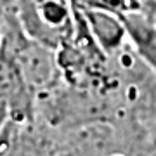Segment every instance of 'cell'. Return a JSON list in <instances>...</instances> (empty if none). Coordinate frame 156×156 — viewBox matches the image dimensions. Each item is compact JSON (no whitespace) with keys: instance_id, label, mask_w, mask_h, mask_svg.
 <instances>
[{"instance_id":"obj_8","label":"cell","mask_w":156,"mask_h":156,"mask_svg":"<svg viewBox=\"0 0 156 156\" xmlns=\"http://www.w3.org/2000/svg\"><path fill=\"white\" fill-rule=\"evenodd\" d=\"M14 128H16V125L14 123H9V125H5V127L0 130V156H5L9 147H11Z\"/></svg>"},{"instance_id":"obj_3","label":"cell","mask_w":156,"mask_h":156,"mask_svg":"<svg viewBox=\"0 0 156 156\" xmlns=\"http://www.w3.org/2000/svg\"><path fill=\"white\" fill-rule=\"evenodd\" d=\"M80 11V9H78ZM94 40L106 54L113 56L128 45L123 16L109 11H80Z\"/></svg>"},{"instance_id":"obj_6","label":"cell","mask_w":156,"mask_h":156,"mask_svg":"<svg viewBox=\"0 0 156 156\" xmlns=\"http://www.w3.org/2000/svg\"><path fill=\"white\" fill-rule=\"evenodd\" d=\"M128 12H135L156 21V0H127Z\"/></svg>"},{"instance_id":"obj_2","label":"cell","mask_w":156,"mask_h":156,"mask_svg":"<svg viewBox=\"0 0 156 156\" xmlns=\"http://www.w3.org/2000/svg\"><path fill=\"white\" fill-rule=\"evenodd\" d=\"M37 94L16 62L0 49V130L9 125L31 122L37 113Z\"/></svg>"},{"instance_id":"obj_7","label":"cell","mask_w":156,"mask_h":156,"mask_svg":"<svg viewBox=\"0 0 156 156\" xmlns=\"http://www.w3.org/2000/svg\"><path fill=\"white\" fill-rule=\"evenodd\" d=\"M16 17V0H0V37L5 24Z\"/></svg>"},{"instance_id":"obj_1","label":"cell","mask_w":156,"mask_h":156,"mask_svg":"<svg viewBox=\"0 0 156 156\" xmlns=\"http://www.w3.org/2000/svg\"><path fill=\"white\" fill-rule=\"evenodd\" d=\"M16 16L30 38L57 52L75 35L78 9L71 0H16Z\"/></svg>"},{"instance_id":"obj_4","label":"cell","mask_w":156,"mask_h":156,"mask_svg":"<svg viewBox=\"0 0 156 156\" xmlns=\"http://www.w3.org/2000/svg\"><path fill=\"white\" fill-rule=\"evenodd\" d=\"M122 16L130 47L140 62L156 75V21L135 12H125Z\"/></svg>"},{"instance_id":"obj_5","label":"cell","mask_w":156,"mask_h":156,"mask_svg":"<svg viewBox=\"0 0 156 156\" xmlns=\"http://www.w3.org/2000/svg\"><path fill=\"white\" fill-rule=\"evenodd\" d=\"M71 4L80 11H109L116 14L128 12L127 0H71Z\"/></svg>"}]
</instances>
